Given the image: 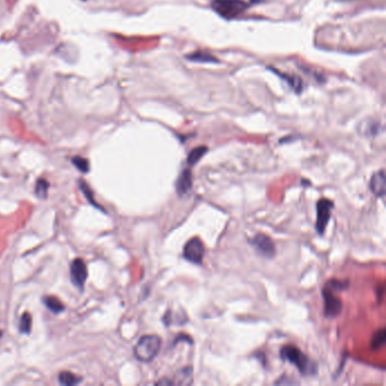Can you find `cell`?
<instances>
[{
	"label": "cell",
	"instance_id": "cell-1",
	"mask_svg": "<svg viewBox=\"0 0 386 386\" xmlns=\"http://www.w3.org/2000/svg\"><path fill=\"white\" fill-rule=\"evenodd\" d=\"M349 282L340 281L337 279L329 280L323 289L324 315L328 318H334L340 315L342 310V300L336 295V292L348 289Z\"/></svg>",
	"mask_w": 386,
	"mask_h": 386
},
{
	"label": "cell",
	"instance_id": "cell-2",
	"mask_svg": "<svg viewBox=\"0 0 386 386\" xmlns=\"http://www.w3.org/2000/svg\"><path fill=\"white\" fill-rule=\"evenodd\" d=\"M280 356L285 361H289L290 364L295 365L301 375L315 376L317 374V364L310 360L304 352L300 351V349L295 346L288 344V346L282 347Z\"/></svg>",
	"mask_w": 386,
	"mask_h": 386
},
{
	"label": "cell",
	"instance_id": "cell-3",
	"mask_svg": "<svg viewBox=\"0 0 386 386\" xmlns=\"http://www.w3.org/2000/svg\"><path fill=\"white\" fill-rule=\"evenodd\" d=\"M162 340L155 334H147L139 339L134 348V356L138 361L150 362L160 351Z\"/></svg>",
	"mask_w": 386,
	"mask_h": 386
},
{
	"label": "cell",
	"instance_id": "cell-4",
	"mask_svg": "<svg viewBox=\"0 0 386 386\" xmlns=\"http://www.w3.org/2000/svg\"><path fill=\"white\" fill-rule=\"evenodd\" d=\"M250 5L245 0H213L212 8L226 20H234L241 15Z\"/></svg>",
	"mask_w": 386,
	"mask_h": 386
},
{
	"label": "cell",
	"instance_id": "cell-5",
	"mask_svg": "<svg viewBox=\"0 0 386 386\" xmlns=\"http://www.w3.org/2000/svg\"><path fill=\"white\" fill-rule=\"evenodd\" d=\"M205 247L199 238H192L187 241L184 247V257L193 264H202Z\"/></svg>",
	"mask_w": 386,
	"mask_h": 386
},
{
	"label": "cell",
	"instance_id": "cell-6",
	"mask_svg": "<svg viewBox=\"0 0 386 386\" xmlns=\"http://www.w3.org/2000/svg\"><path fill=\"white\" fill-rule=\"evenodd\" d=\"M334 204L327 198H320L317 202V218H316V230L319 235H323L331 218V211Z\"/></svg>",
	"mask_w": 386,
	"mask_h": 386
},
{
	"label": "cell",
	"instance_id": "cell-7",
	"mask_svg": "<svg viewBox=\"0 0 386 386\" xmlns=\"http://www.w3.org/2000/svg\"><path fill=\"white\" fill-rule=\"evenodd\" d=\"M249 244L265 257H273L275 255V245L266 235L257 234L253 239L249 240Z\"/></svg>",
	"mask_w": 386,
	"mask_h": 386
},
{
	"label": "cell",
	"instance_id": "cell-8",
	"mask_svg": "<svg viewBox=\"0 0 386 386\" xmlns=\"http://www.w3.org/2000/svg\"><path fill=\"white\" fill-rule=\"evenodd\" d=\"M71 277L74 285L80 289H83L87 279V267L82 258H76L72 262Z\"/></svg>",
	"mask_w": 386,
	"mask_h": 386
},
{
	"label": "cell",
	"instance_id": "cell-9",
	"mask_svg": "<svg viewBox=\"0 0 386 386\" xmlns=\"http://www.w3.org/2000/svg\"><path fill=\"white\" fill-rule=\"evenodd\" d=\"M369 186L376 197L383 198L385 196V171L383 169L371 176Z\"/></svg>",
	"mask_w": 386,
	"mask_h": 386
},
{
	"label": "cell",
	"instance_id": "cell-10",
	"mask_svg": "<svg viewBox=\"0 0 386 386\" xmlns=\"http://www.w3.org/2000/svg\"><path fill=\"white\" fill-rule=\"evenodd\" d=\"M192 184H193L192 172H190L189 169L186 168L185 170L181 171L178 179H177V183H176L177 194H178L179 196H183V195L187 194L190 190V188H192Z\"/></svg>",
	"mask_w": 386,
	"mask_h": 386
},
{
	"label": "cell",
	"instance_id": "cell-11",
	"mask_svg": "<svg viewBox=\"0 0 386 386\" xmlns=\"http://www.w3.org/2000/svg\"><path fill=\"white\" fill-rule=\"evenodd\" d=\"M175 385H190L193 383V368L192 366H186L176 373Z\"/></svg>",
	"mask_w": 386,
	"mask_h": 386
},
{
	"label": "cell",
	"instance_id": "cell-12",
	"mask_svg": "<svg viewBox=\"0 0 386 386\" xmlns=\"http://www.w3.org/2000/svg\"><path fill=\"white\" fill-rule=\"evenodd\" d=\"M59 382L63 385H76L82 382V377L72 371H62L59 374Z\"/></svg>",
	"mask_w": 386,
	"mask_h": 386
},
{
	"label": "cell",
	"instance_id": "cell-13",
	"mask_svg": "<svg viewBox=\"0 0 386 386\" xmlns=\"http://www.w3.org/2000/svg\"><path fill=\"white\" fill-rule=\"evenodd\" d=\"M207 152V147L206 146H198L193 148L190 153L188 154L187 157V163L189 166H194L196 164L197 162L202 159V157L206 154Z\"/></svg>",
	"mask_w": 386,
	"mask_h": 386
},
{
	"label": "cell",
	"instance_id": "cell-14",
	"mask_svg": "<svg viewBox=\"0 0 386 386\" xmlns=\"http://www.w3.org/2000/svg\"><path fill=\"white\" fill-rule=\"evenodd\" d=\"M186 58L192 60V62H197V63H216L217 62L215 57H213L212 54L207 52H204V51H197V52L186 56Z\"/></svg>",
	"mask_w": 386,
	"mask_h": 386
},
{
	"label": "cell",
	"instance_id": "cell-15",
	"mask_svg": "<svg viewBox=\"0 0 386 386\" xmlns=\"http://www.w3.org/2000/svg\"><path fill=\"white\" fill-rule=\"evenodd\" d=\"M45 306L52 311L54 314H58L60 311H63L65 309V306L62 301L59 300L57 297H52V296H48L43 299Z\"/></svg>",
	"mask_w": 386,
	"mask_h": 386
},
{
	"label": "cell",
	"instance_id": "cell-16",
	"mask_svg": "<svg viewBox=\"0 0 386 386\" xmlns=\"http://www.w3.org/2000/svg\"><path fill=\"white\" fill-rule=\"evenodd\" d=\"M20 322V332L23 334H29L32 328V315L26 311L22 315Z\"/></svg>",
	"mask_w": 386,
	"mask_h": 386
},
{
	"label": "cell",
	"instance_id": "cell-17",
	"mask_svg": "<svg viewBox=\"0 0 386 386\" xmlns=\"http://www.w3.org/2000/svg\"><path fill=\"white\" fill-rule=\"evenodd\" d=\"M49 183L45 179H39L35 185V194L40 198H46L49 190Z\"/></svg>",
	"mask_w": 386,
	"mask_h": 386
},
{
	"label": "cell",
	"instance_id": "cell-18",
	"mask_svg": "<svg viewBox=\"0 0 386 386\" xmlns=\"http://www.w3.org/2000/svg\"><path fill=\"white\" fill-rule=\"evenodd\" d=\"M385 337H386V332L385 328H380L378 331H376L373 336V339H371V348L373 349H379L385 343Z\"/></svg>",
	"mask_w": 386,
	"mask_h": 386
},
{
	"label": "cell",
	"instance_id": "cell-19",
	"mask_svg": "<svg viewBox=\"0 0 386 386\" xmlns=\"http://www.w3.org/2000/svg\"><path fill=\"white\" fill-rule=\"evenodd\" d=\"M72 162L78 170L84 172V174L90 171V162H88V160L85 159V157L75 156L72 159Z\"/></svg>",
	"mask_w": 386,
	"mask_h": 386
},
{
	"label": "cell",
	"instance_id": "cell-20",
	"mask_svg": "<svg viewBox=\"0 0 386 386\" xmlns=\"http://www.w3.org/2000/svg\"><path fill=\"white\" fill-rule=\"evenodd\" d=\"M80 186H81V189L83 190V193H84V195H85L88 201H90L94 206L101 208L100 206H97V203L94 201V197H93V192H92L90 188H88V185L85 183V181L81 180L80 181Z\"/></svg>",
	"mask_w": 386,
	"mask_h": 386
},
{
	"label": "cell",
	"instance_id": "cell-21",
	"mask_svg": "<svg viewBox=\"0 0 386 386\" xmlns=\"http://www.w3.org/2000/svg\"><path fill=\"white\" fill-rule=\"evenodd\" d=\"M274 384H277V385H285V384H298V382H297V380H295V379H292V377H290V376H286V375H283L282 377H281L280 379H279V380H277V382L274 383Z\"/></svg>",
	"mask_w": 386,
	"mask_h": 386
},
{
	"label": "cell",
	"instance_id": "cell-22",
	"mask_svg": "<svg viewBox=\"0 0 386 386\" xmlns=\"http://www.w3.org/2000/svg\"><path fill=\"white\" fill-rule=\"evenodd\" d=\"M156 385H167V386H172V385H175V383H174V380H170V379H168V378H163V379H161V380H159V382H156Z\"/></svg>",
	"mask_w": 386,
	"mask_h": 386
},
{
	"label": "cell",
	"instance_id": "cell-23",
	"mask_svg": "<svg viewBox=\"0 0 386 386\" xmlns=\"http://www.w3.org/2000/svg\"><path fill=\"white\" fill-rule=\"evenodd\" d=\"M3 337V331H0V338Z\"/></svg>",
	"mask_w": 386,
	"mask_h": 386
}]
</instances>
